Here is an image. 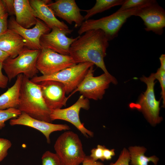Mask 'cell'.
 I'll return each instance as SVG.
<instances>
[{
    "label": "cell",
    "mask_w": 165,
    "mask_h": 165,
    "mask_svg": "<svg viewBox=\"0 0 165 165\" xmlns=\"http://www.w3.org/2000/svg\"><path fill=\"white\" fill-rule=\"evenodd\" d=\"M108 39L104 32L100 29L88 31L81 35L71 45L69 55L77 64L89 62L101 68L116 85L117 81L108 72L104 58L109 46Z\"/></svg>",
    "instance_id": "6da1fadb"
},
{
    "label": "cell",
    "mask_w": 165,
    "mask_h": 165,
    "mask_svg": "<svg viewBox=\"0 0 165 165\" xmlns=\"http://www.w3.org/2000/svg\"><path fill=\"white\" fill-rule=\"evenodd\" d=\"M35 119L51 123V111L47 107L37 83L23 75L17 108Z\"/></svg>",
    "instance_id": "7a4b0ae2"
},
{
    "label": "cell",
    "mask_w": 165,
    "mask_h": 165,
    "mask_svg": "<svg viewBox=\"0 0 165 165\" xmlns=\"http://www.w3.org/2000/svg\"><path fill=\"white\" fill-rule=\"evenodd\" d=\"M138 8L118 10L109 16L99 19L85 20L79 27L78 33L81 35L90 30L100 29L104 32L108 40H111L118 36L123 24L128 18L134 16Z\"/></svg>",
    "instance_id": "3957f363"
},
{
    "label": "cell",
    "mask_w": 165,
    "mask_h": 165,
    "mask_svg": "<svg viewBox=\"0 0 165 165\" xmlns=\"http://www.w3.org/2000/svg\"><path fill=\"white\" fill-rule=\"evenodd\" d=\"M54 148L63 165H79L86 156L81 140L72 131L61 134L56 141Z\"/></svg>",
    "instance_id": "277c9868"
},
{
    "label": "cell",
    "mask_w": 165,
    "mask_h": 165,
    "mask_svg": "<svg viewBox=\"0 0 165 165\" xmlns=\"http://www.w3.org/2000/svg\"><path fill=\"white\" fill-rule=\"evenodd\" d=\"M41 50H31L25 47L16 57H8L2 63V68L9 82L18 75L22 74L31 79L39 71L36 63Z\"/></svg>",
    "instance_id": "5b68a950"
},
{
    "label": "cell",
    "mask_w": 165,
    "mask_h": 165,
    "mask_svg": "<svg viewBox=\"0 0 165 165\" xmlns=\"http://www.w3.org/2000/svg\"><path fill=\"white\" fill-rule=\"evenodd\" d=\"M140 79L146 84V89L141 94L137 102L132 103L130 107L141 112L147 121L154 126L160 123L163 119L159 116L160 101L156 100L155 94L156 79L154 73H152L148 77L143 76Z\"/></svg>",
    "instance_id": "8992f818"
},
{
    "label": "cell",
    "mask_w": 165,
    "mask_h": 165,
    "mask_svg": "<svg viewBox=\"0 0 165 165\" xmlns=\"http://www.w3.org/2000/svg\"><path fill=\"white\" fill-rule=\"evenodd\" d=\"M93 65V64L89 62L79 63L54 74L47 76H36L30 80L36 83L46 80L60 82L64 85L66 94H68L77 87L89 69Z\"/></svg>",
    "instance_id": "52a82bcc"
},
{
    "label": "cell",
    "mask_w": 165,
    "mask_h": 165,
    "mask_svg": "<svg viewBox=\"0 0 165 165\" xmlns=\"http://www.w3.org/2000/svg\"><path fill=\"white\" fill-rule=\"evenodd\" d=\"M93 66L90 68L82 82L68 96V98L77 92L88 99L98 100L103 98L112 81L104 73L94 76Z\"/></svg>",
    "instance_id": "ba28073f"
},
{
    "label": "cell",
    "mask_w": 165,
    "mask_h": 165,
    "mask_svg": "<svg viewBox=\"0 0 165 165\" xmlns=\"http://www.w3.org/2000/svg\"><path fill=\"white\" fill-rule=\"evenodd\" d=\"M76 64L70 55H62L48 49L41 48L36 67L42 75L47 76Z\"/></svg>",
    "instance_id": "9c48e42d"
},
{
    "label": "cell",
    "mask_w": 165,
    "mask_h": 165,
    "mask_svg": "<svg viewBox=\"0 0 165 165\" xmlns=\"http://www.w3.org/2000/svg\"><path fill=\"white\" fill-rule=\"evenodd\" d=\"M90 108L89 99L81 95L77 101L69 107L52 111L50 118L52 121L60 119L68 121L74 125L85 137H92L94 135L93 132L85 127L79 117L81 109L88 110Z\"/></svg>",
    "instance_id": "30bf717a"
},
{
    "label": "cell",
    "mask_w": 165,
    "mask_h": 165,
    "mask_svg": "<svg viewBox=\"0 0 165 165\" xmlns=\"http://www.w3.org/2000/svg\"><path fill=\"white\" fill-rule=\"evenodd\" d=\"M134 16L141 17L146 31L162 35L165 27V11L156 0L138 8Z\"/></svg>",
    "instance_id": "8fae6325"
},
{
    "label": "cell",
    "mask_w": 165,
    "mask_h": 165,
    "mask_svg": "<svg viewBox=\"0 0 165 165\" xmlns=\"http://www.w3.org/2000/svg\"><path fill=\"white\" fill-rule=\"evenodd\" d=\"M8 29L20 35L25 41L26 47L33 50H41L40 40L43 35L50 32V29L45 23L37 19L32 28H26L19 25L15 19L10 17L8 21Z\"/></svg>",
    "instance_id": "7c38bea8"
},
{
    "label": "cell",
    "mask_w": 165,
    "mask_h": 165,
    "mask_svg": "<svg viewBox=\"0 0 165 165\" xmlns=\"http://www.w3.org/2000/svg\"><path fill=\"white\" fill-rule=\"evenodd\" d=\"M37 84L46 105L51 111L66 106L69 98L66 96L65 87L62 83L54 80H46Z\"/></svg>",
    "instance_id": "4fadbf2b"
},
{
    "label": "cell",
    "mask_w": 165,
    "mask_h": 165,
    "mask_svg": "<svg viewBox=\"0 0 165 165\" xmlns=\"http://www.w3.org/2000/svg\"><path fill=\"white\" fill-rule=\"evenodd\" d=\"M49 33L42 35L40 40L41 48L48 49L60 54L69 55L71 44L78 38L68 37V32L57 27L51 29Z\"/></svg>",
    "instance_id": "5bb4252c"
},
{
    "label": "cell",
    "mask_w": 165,
    "mask_h": 165,
    "mask_svg": "<svg viewBox=\"0 0 165 165\" xmlns=\"http://www.w3.org/2000/svg\"><path fill=\"white\" fill-rule=\"evenodd\" d=\"M55 15L63 19L70 24H75V28L80 27L84 21V16L80 13L82 10L75 0H57L47 4Z\"/></svg>",
    "instance_id": "9a60e30c"
},
{
    "label": "cell",
    "mask_w": 165,
    "mask_h": 165,
    "mask_svg": "<svg viewBox=\"0 0 165 165\" xmlns=\"http://www.w3.org/2000/svg\"><path fill=\"white\" fill-rule=\"evenodd\" d=\"M11 126L22 125L34 128L41 132L45 137L47 143H50V135L55 131L66 130L70 127L66 124H54L38 120L30 116L26 113L21 112L17 117L9 121Z\"/></svg>",
    "instance_id": "2e32d148"
},
{
    "label": "cell",
    "mask_w": 165,
    "mask_h": 165,
    "mask_svg": "<svg viewBox=\"0 0 165 165\" xmlns=\"http://www.w3.org/2000/svg\"><path fill=\"white\" fill-rule=\"evenodd\" d=\"M34 14L36 18L42 20L51 29L57 27L68 32L70 34L73 31L69 28L63 21H61L56 17L47 4L52 2L51 0H29Z\"/></svg>",
    "instance_id": "e0dca14e"
},
{
    "label": "cell",
    "mask_w": 165,
    "mask_h": 165,
    "mask_svg": "<svg viewBox=\"0 0 165 165\" xmlns=\"http://www.w3.org/2000/svg\"><path fill=\"white\" fill-rule=\"evenodd\" d=\"M25 47L24 39L11 30L8 29L0 35V49L8 54L10 58L16 57Z\"/></svg>",
    "instance_id": "ac0fdd59"
},
{
    "label": "cell",
    "mask_w": 165,
    "mask_h": 165,
    "mask_svg": "<svg viewBox=\"0 0 165 165\" xmlns=\"http://www.w3.org/2000/svg\"><path fill=\"white\" fill-rule=\"evenodd\" d=\"M15 20L21 27L29 28L35 25L37 19L35 17L29 0H14Z\"/></svg>",
    "instance_id": "d6986e66"
},
{
    "label": "cell",
    "mask_w": 165,
    "mask_h": 165,
    "mask_svg": "<svg viewBox=\"0 0 165 165\" xmlns=\"http://www.w3.org/2000/svg\"><path fill=\"white\" fill-rule=\"evenodd\" d=\"M23 76L22 74L17 75L14 84L0 96V109L18 108Z\"/></svg>",
    "instance_id": "ffe728a7"
},
{
    "label": "cell",
    "mask_w": 165,
    "mask_h": 165,
    "mask_svg": "<svg viewBox=\"0 0 165 165\" xmlns=\"http://www.w3.org/2000/svg\"><path fill=\"white\" fill-rule=\"evenodd\" d=\"M128 150L131 165H148L149 162H152L155 165H157L159 160V159L155 156L150 157L145 156L146 149L143 146H130Z\"/></svg>",
    "instance_id": "44dd1931"
},
{
    "label": "cell",
    "mask_w": 165,
    "mask_h": 165,
    "mask_svg": "<svg viewBox=\"0 0 165 165\" xmlns=\"http://www.w3.org/2000/svg\"><path fill=\"white\" fill-rule=\"evenodd\" d=\"M124 1L125 0H97L92 8L87 10H82L86 13L84 16V20H88L94 15L113 7L122 5Z\"/></svg>",
    "instance_id": "7402d4cb"
},
{
    "label": "cell",
    "mask_w": 165,
    "mask_h": 165,
    "mask_svg": "<svg viewBox=\"0 0 165 165\" xmlns=\"http://www.w3.org/2000/svg\"><path fill=\"white\" fill-rule=\"evenodd\" d=\"M21 112L18 108H11L5 110L0 109V130L5 126V122L9 119L18 117Z\"/></svg>",
    "instance_id": "603a6c76"
},
{
    "label": "cell",
    "mask_w": 165,
    "mask_h": 165,
    "mask_svg": "<svg viewBox=\"0 0 165 165\" xmlns=\"http://www.w3.org/2000/svg\"><path fill=\"white\" fill-rule=\"evenodd\" d=\"M155 1V0H125L124 3L118 10L122 11L138 8L152 3Z\"/></svg>",
    "instance_id": "cb8c5ba5"
},
{
    "label": "cell",
    "mask_w": 165,
    "mask_h": 165,
    "mask_svg": "<svg viewBox=\"0 0 165 165\" xmlns=\"http://www.w3.org/2000/svg\"><path fill=\"white\" fill-rule=\"evenodd\" d=\"M42 160V165H63L57 155L49 151L43 154Z\"/></svg>",
    "instance_id": "d4e9b609"
},
{
    "label": "cell",
    "mask_w": 165,
    "mask_h": 165,
    "mask_svg": "<svg viewBox=\"0 0 165 165\" xmlns=\"http://www.w3.org/2000/svg\"><path fill=\"white\" fill-rule=\"evenodd\" d=\"M156 79L159 82L161 88V95L163 99V106L165 105V70L159 68L156 73H154Z\"/></svg>",
    "instance_id": "484cf974"
},
{
    "label": "cell",
    "mask_w": 165,
    "mask_h": 165,
    "mask_svg": "<svg viewBox=\"0 0 165 165\" xmlns=\"http://www.w3.org/2000/svg\"><path fill=\"white\" fill-rule=\"evenodd\" d=\"M12 144L9 140L0 138V162L6 157L8 150L11 147Z\"/></svg>",
    "instance_id": "4316f807"
},
{
    "label": "cell",
    "mask_w": 165,
    "mask_h": 165,
    "mask_svg": "<svg viewBox=\"0 0 165 165\" xmlns=\"http://www.w3.org/2000/svg\"><path fill=\"white\" fill-rule=\"evenodd\" d=\"M130 162V156L129 151L126 148H124L117 160L114 163L110 165H129Z\"/></svg>",
    "instance_id": "83f0119b"
},
{
    "label": "cell",
    "mask_w": 165,
    "mask_h": 165,
    "mask_svg": "<svg viewBox=\"0 0 165 165\" xmlns=\"http://www.w3.org/2000/svg\"><path fill=\"white\" fill-rule=\"evenodd\" d=\"M105 146L98 145L97 148L92 149L90 151V157L95 161L98 160L103 161H104L103 156V151Z\"/></svg>",
    "instance_id": "f1b7e54d"
},
{
    "label": "cell",
    "mask_w": 165,
    "mask_h": 165,
    "mask_svg": "<svg viewBox=\"0 0 165 165\" xmlns=\"http://www.w3.org/2000/svg\"><path fill=\"white\" fill-rule=\"evenodd\" d=\"M8 13L0 17V35L5 33L8 29Z\"/></svg>",
    "instance_id": "f546056e"
},
{
    "label": "cell",
    "mask_w": 165,
    "mask_h": 165,
    "mask_svg": "<svg viewBox=\"0 0 165 165\" xmlns=\"http://www.w3.org/2000/svg\"><path fill=\"white\" fill-rule=\"evenodd\" d=\"M3 61H0V88H5L7 86L9 81L7 76L4 75L2 72V63Z\"/></svg>",
    "instance_id": "4dcf8cb0"
},
{
    "label": "cell",
    "mask_w": 165,
    "mask_h": 165,
    "mask_svg": "<svg viewBox=\"0 0 165 165\" xmlns=\"http://www.w3.org/2000/svg\"><path fill=\"white\" fill-rule=\"evenodd\" d=\"M9 15L15 14L14 0H2Z\"/></svg>",
    "instance_id": "1f68e13d"
},
{
    "label": "cell",
    "mask_w": 165,
    "mask_h": 165,
    "mask_svg": "<svg viewBox=\"0 0 165 165\" xmlns=\"http://www.w3.org/2000/svg\"><path fill=\"white\" fill-rule=\"evenodd\" d=\"M82 163V165H104L101 162L94 160L90 156H86Z\"/></svg>",
    "instance_id": "d6a6232c"
},
{
    "label": "cell",
    "mask_w": 165,
    "mask_h": 165,
    "mask_svg": "<svg viewBox=\"0 0 165 165\" xmlns=\"http://www.w3.org/2000/svg\"><path fill=\"white\" fill-rule=\"evenodd\" d=\"M115 155L114 149H109L106 148L105 147L104 149L103 156L104 160H110Z\"/></svg>",
    "instance_id": "836d02e7"
},
{
    "label": "cell",
    "mask_w": 165,
    "mask_h": 165,
    "mask_svg": "<svg viewBox=\"0 0 165 165\" xmlns=\"http://www.w3.org/2000/svg\"><path fill=\"white\" fill-rule=\"evenodd\" d=\"M8 13L5 6L2 1L0 0V17Z\"/></svg>",
    "instance_id": "e575fe53"
},
{
    "label": "cell",
    "mask_w": 165,
    "mask_h": 165,
    "mask_svg": "<svg viewBox=\"0 0 165 165\" xmlns=\"http://www.w3.org/2000/svg\"><path fill=\"white\" fill-rule=\"evenodd\" d=\"M160 62V68L165 70V55L162 54L159 58Z\"/></svg>",
    "instance_id": "d590c367"
},
{
    "label": "cell",
    "mask_w": 165,
    "mask_h": 165,
    "mask_svg": "<svg viewBox=\"0 0 165 165\" xmlns=\"http://www.w3.org/2000/svg\"><path fill=\"white\" fill-rule=\"evenodd\" d=\"M9 56L8 54L0 49V61H4Z\"/></svg>",
    "instance_id": "8d00e7d4"
}]
</instances>
